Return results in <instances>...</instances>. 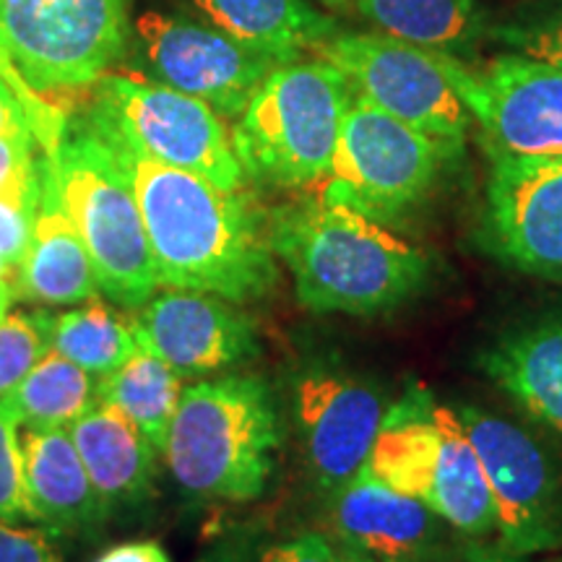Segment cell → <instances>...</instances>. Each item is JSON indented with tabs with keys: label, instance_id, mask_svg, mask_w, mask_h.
Masks as SVG:
<instances>
[{
	"label": "cell",
	"instance_id": "obj_1",
	"mask_svg": "<svg viewBox=\"0 0 562 562\" xmlns=\"http://www.w3.org/2000/svg\"><path fill=\"white\" fill-rule=\"evenodd\" d=\"M104 144L136 195L159 286L209 292L237 305L277 290L279 263L269 237V211L245 188L224 191L121 140L104 138Z\"/></svg>",
	"mask_w": 562,
	"mask_h": 562
},
{
	"label": "cell",
	"instance_id": "obj_2",
	"mask_svg": "<svg viewBox=\"0 0 562 562\" xmlns=\"http://www.w3.org/2000/svg\"><path fill=\"white\" fill-rule=\"evenodd\" d=\"M269 237L297 300L313 313L393 311L430 279V261L417 245L318 193L269 211Z\"/></svg>",
	"mask_w": 562,
	"mask_h": 562
},
{
	"label": "cell",
	"instance_id": "obj_3",
	"mask_svg": "<svg viewBox=\"0 0 562 562\" xmlns=\"http://www.w3.org/2000/svg\"><path fill=\"white\" fill-rule=\"evenodd\" d=\"M281 442V419L269 383L229 372L182 389L167 469L188 495L250 503L263 495Z\"/></svg>",
	"mask_w": 562,
	"mask_h": 562
},
{
	"label": "cell",
	"instance_id": "obj_4",
	"mask_svg": "<svg viewBox=\"0 0 562 562\" xmlns=\"http://www.w3.org/2000/svg\"><path fill=\"white\" fill-rule=\"evenodd\" d=\"M63 209L81 235L97 286L115 305L138 311L159 290L157 266L128 180L87 115H66L45 146Z\"/></svg>",
	"mask_w": 562,
	"mask_h": 562
},
{
	"label": "cell",
	"instance_id": "obj_5",
	"mask_svg": "<svg viewBox=\"0 0 562 562\" xmlns=\"http://www.w3.org/2000/svg\"><path fill=\"white\" fill-rule=\"evenodd\" d=\"M351 100L355 91L331 63L300 58L273 68L229 131L245 178L273 188L318 186Z\"/></svg>",
	"mask_w": 562,
	"mask_h": 562
},
{
	"label": "cell",
	"instance_id": "obj_6",
	"mask_svg": "<svg viewBox=\"0 0 562 562\" xmlns=\"http://www.w3.org/2000/svg\"><path fill=\"white\" fill-rule=\"evenodd\" d=\"M419 398H404L385 414L368 469L402 495L438 513L469 539L495 533V510L480 456L459 412Z\"/></svg>",
	"mask_w": 562,
	"mask_h": 562
},
{
	"label": "cell",
	"instance_id": "obj_7",
	"mask_svg": "<svg viewBox=\"0 0 562 562\" xmlns=\"http://www.w3.org/2000/svg\"><path fill=\"white\" fill-rule=\"evenodd\" d=\"M83 115L100 136L199 175L224 191H243L248 182L232 149L227 121L201 100L146 79L138 70L100 76L89 87Z\"/></svg>",
	"mask_w": 562,
	"mask_h": 562
},
{
	"label": "cell",
	"instance_id": "obj_8",
	"mask_svg": "<svg viewBox=\"0 0 562 562\" xmlns=\"http://www.w3.org/2000/svg\"><path fill=\"white\" fill-rule=\"evenodd\" d=\"M128 40V0H0V66L40 97L89 89Z\"/></svg>",
	"mask_w": 562,
	"mask_h": 562
},
{
	"label": "cell",
	"instance_id": "obj_9",
	"mask_svg": "<svg viewBox=\"0 0 562 562\" xmlns=\"http://www.w3.org/2000/svg\"><path fill=\"white\" fill-rule=\"evenodd\" d=\"M442 159L448 154L430 136L355 94L331 167L315 188L321 199L393 227L430 195Z\"/></svg>",
	"mask_w": 562,
	"mask_h": 562
},
{
	"label": "cell",
	"instance_id": "obj_10",
	"mask_svg": "<svg viewBox=\"0 0 562 562\" xmlns=\"http://www.w3.org/2000/svg\"><path fill=\"white\" fill-rule=\"evenodd\" d=\"M313 55L339 68L357 97L430 136L448 157L463 149L474 121L442 66V53L375 30H336Z\"/></svg>",
	"mask_w": 562,
	"mask_h": 562
},
{
	"label": "cell",
	"instance_id": "obj_11",
	"mask_svg": "<svg viewBox=\"0 0 562 562\" xmlns=\"http://www.w3.org/2000/svg\"><path fill=\"white\" fill-rule=\"evenodd\" d=\"M136 70L209 104L224 121H237L258 87L281 66L209 21L149 11L136 19Z\"/></svg>",
	"mask_w": 562,
	"mask_h": 562
},
{
	"label": "cell",
	"instance_id": "obj_12",
	"mask_svg": "<svg viewBox=\"0 0 562 562\" xmlns=\"http://www.w3.org/2000/svg\"><path fill=\"white\" fill-rule=\"evenodd\" d=\"M456 412L487 480L497 547L521 558L560 550L562 490L539 442L497 414L474 406Z\"/></svg>",
	"mask_w": 562,
	"mask_h": 562
},
{
	"label": "cell",
	"instance_id": "obj_13",
	"mask_svg": "<svg viewBox=\"0 0 562 562\" xmlns=\"http://www.w3.org/2000/svg\"><path fill=\"white\" fill-rule=\"evenodd\" d=\"M482 240L510 269L562 281V154L490 149Z\"/></svg>",
	"mask_w": 562,
	"mask_h": 562
},
{
	"label": "cell",
	"instance_id": "obj_14",
	"mask_svg": "<svg viewBox=\"0 0 562 562\" xmlns=\"http://www.w3.org/2000/svg\"><path fill=\"white\" fill-rule=\"evenodd\" d=\"M442 66L492 151L562 154V70L508 50L480 68L442 55Z\"/></svg>",
	"mask_w": 562,
	"mask_h": 562
},
{
	"label": "cell",
	"instance_id": "obj_15",
	"mask_svg": "<svg viewBox=\"0 0 562 562\" xmlns=\"http://www.w3.org/2000/svg\"><path fill=\"white\" fill-rule=\"evenodd\" d=\"M294 414L307 472L328 501L368 467L389 409L370 383L334 368H315L300 378Z\"/></svg>",
	"mask_w": 562,
	"mask_h": 562
},
{
	"label": "cell",
	"instance_id": "obj_16",
	"mask_svg": "<svg viewBox=\"0 0 562 562\" xmlns=\"http://www.w3.org/2000/svg\"><path fill=\"white\" fill-rule=\"evenodd\" d=\"M140 349L172 364L182 378L237 368L261 351L258 326L237 302L209 292H157L133 315Z\"/></svg>",
	"mask_w": 562,
	"mask_h": 562
},
{
	"label": "cell",
	"instance_id": "obj_17",
	"mask_svg": "<svg viewBox=\"0 0 562 562\" xmlns=\"http://www.w3.org/2000/svg\"><path fill=\"white\" fill-rule=\"evenodd\" d=\"M328 516L336 542L372 562H456L461 552L448 537L451 524L368 467L328 497Z\"/></svg>",
	"mask_w": 562,
	"mask_h": 562
},
{
	"label": "cell",
	"instance_id": "obj_18",
	"mask_svg": "<svg viewBox=\"0 0 562 562\" xmlns=\"http://www.w3.org/2000/svg\"><path fill=\"white\" fill-rule=\"evenodd\" d=\"M13 300L34 305H83L100 297L94 266L76 232L74 222L63 209L50 159L42 151V186L34 214L32 243L24 263L13 279Z\"/></svg>",
	"mask_w": 562,
	"mask_h": 562
},
{
	"label": "cell",
	"instance_id": "obj_19",
	"mask_svg": "<svg viewBox=\"0 0 562 562\" xmlns=\"http://www.w3.org/2000/svg\"><path fill=\"white\" fill-rule=\"evenodd\" d=\"M68 432L108 518L151 495L159 453L121 409L94 404Z\"/></svg>",
	"mask_w": 562,
	"mask_h": 562
},
{
	"label": "cell",
	"instance_id": "obj_20",
	"mask_svg": "<svg viewBox=\"0 0 562 562\" xmlns=\"http://www.w3.org/2000/svg\"><path fill=\"white\" fill-rule=\"evenodd\" d=\"M21 448L32 524L50 533H81L108 521L68 430H26Z\"/></svg>",
	"mask_w": 562,
	"mask_h": 562
},
{
	"label": "cell",
	"instance_id": "obj_21",
	"mask_svg": "<svg viewBox=\"0 0 562 562\" xmlns=\"http://www.w3.org/2000/svg\"><path fill=\"white\" fill-rule=\"evenodd\" d=\"M480 364L531 419L562 435V318L501 336L482 351Z\"/></svg>",
	"mask_w": 562,
	"mask_h": 562
},
{
	"label": "cell",
	"instance_id": "obj_22",
	"mask_svg": "<svg viewBox=\"0 0 562 562\" xmlns=\"http://www.w3.org/2000/svg\"><path fill=\"white\" fill-rule=\"evenodd\" d=\"M209 24L220 26L279 63L313 53L336 32V21L311 0H186Z\"/></svg>",
	"mask_w": 562,
	"mask_h": 562
},
{
	"label": "cell",
	"instance_id": "obj_23",
	"mask_svg": "<svg viewBox=\"0 0 562 562\" xmlns=\"http://www.w3.org/2000/svg\"><path fill=\"white\" fill-rule=\"evenodd\" d=\"M355 5L375 32L461 60L490 30L476 0H355Z\"/></svg>",
	"mask_w": 562,
	"mask_h": 562
},
{
	"label": "cell",
	"instance_id": "obj_24",
	"mask_svg": "<svg viewBox=\"0 0 562 562\" xmlns=\"http://www.w3.org/2000/svg\"><path fill=\"white\" fill-rule=\"evenodd\" d=\"M180 396V372L140 347L121 368L97 381V404L121 409L149 438L157 453H165Z\"/></svg>",
	"mask_w": 562,
	"mask_h": 562
},
{
	"label": "cell",
	"instance_id": "obj_25",
	"mask_svg": "<svg viewBox=\"0 0 562 562\" xmlns=\"http://www.w3.org/2000/svg\"><path fill=\"white\" fill-rule=\"evenodd\" d=\"M97 381L100 378L47 349L5 402L26 430H68L97 404Z\"/></svg>",
	"mask_w": 562,
	"mask_h": 562
},
{
	"label": "cell",
	"instance_id": "obj_26",
	"mask_svg": "<svg viewBox=\"0 0 562 562\" xmlns=\"http://www.w3.org/2000/svg\"><path fill=\"white\" fill-rule=\"evenodd\" d=\"M50 349L94 378H104L136 355L138 341L133 334V321H125L97 297L55 315Z\"/></svg>",
	"mask_w": 562,
	"mask_h": 562
},
{
	"label": "cell",
	"instance_id": "obj_27",
	"mask_svg": "<svg viewBox=\"0 0 562 562\" xmlns=\"http://www.w3.org/2000/svg\"><path fill=\"white\" fill-rule=\"evenodd\" d=\"M487 37L508 53L562 70V0L518 9L490 24Z\"/></svg>",
	"mask_w": 562,
	"mask_h": 562
},
{
	"label": "cell",
	"instance_id": "obj_28",
	"mask_svg": "<svg viewBox=\"0 0 562 562\" xmlns=\"http://www.w3.org/2000/svg\"><path fill=\"white\" fill-rule=\"evenodd\" d=\"M53 323L50 311H9L0 318V398L9 396L47 355Z\"/></svg>",
	"mask_w": 562,
	"mask_h": 562
},
{
	"label": "cell",
	"instance_id": "obj_29",
	"mask_svg": "<svg viewBox=\"0 0 562 562\" xmlns=\"http://www.w3.org/2000/svg\"><path fill=\"white\" fill-rule=\"evenodd\" d=\"M19 417L13 406L0 398V521H32L24 484V448L19 438Z\"/></svg>",
	"mask_w": 562,
	"mask_h": 562
},
{
	"label": "cell",
	"instance_id": "obj_30",
	"mask_svg": "<svg viewBox=\"0 0 562 562\" xmlns=\"http://www.w3.org/2000/svg\"><path fill=\"white\" fill-rule=\"evenodd\" d=\"M40 186H42V159L40 175L30 186L13 188V191L0 193V258L9 263L16 279V271L24 263L26 250L32 243L34 214L40 203Z\"/></svg>",
	"mask_w": 562,
	"mask_h": 562
},
{
	"label": "cell",
	"instance_id": "obj_31",
	"mask_svg": "<svg viewBox=\"0 0 562 562\" xmlns=\"http://www.w3.org/2000/svg\"><path fill=\"white\" fill-rule=\"evenodd\" d=\"M40 159L32 128L0 133V193L37 180Z\"/></svg>",
	"mask_w": 562,
	"mask_h": 562
},
{
	"label": "cell",
	"instance_id": "obj_32",
	"mask_svg": "<svg viewBox=\"0 0 562 562\" xmlns=\"http://www.w3.org/2000/svg\"><path fill=\"white\" fill-rule=\"evenodd\" d=\"M0 562H66L53 533L30 526L0 521Z\"/></svg>",
	"mask_w": 562,
	"mask_h": 562
},
{
	"label": "cell",
	"instance_id": "obj_33",
	"mask_svg": "<svg viewBox=\"0 0 562 562\" xmlns=\"http://www.w3.org/2000/svg\"><path fill=\"white\" fill-rule=\"evenodd\" d=\"M256 562H339V550L321 531H305L266 547Z\"/></svg>",
	"mask_w": 562,
	"mask_h": 562
},
{
	"label": "cell",
	"instance_id": "obj_34",
	"mask_svg": "<svg viewBox=\"0 0 562 562\" xmlns=\"http://www.w3.org/2000/svg\"><path fill=\"white\" fill-rule=\"evenodd\" d=\"M21 128H32L30 112H26V104L13 89V83L0 74V133Z\"/></svg>",
	"mask_w": 562,
	"mask_h": 562
},
{
	"label": "cell",
	"instance_id": "obj_35",
	"mask_svg": "<svg viewBox=\"0 0 562 562\" xmlns=\"http://www.w3.org/2000/svg\"><path fill=\"white\" fill-rule=\"evenodd\" d=\"M94 562H172L165 547L144 539V542H125L104 550Z\"/></svg>",
	"mask_w": 562,
	"mask_h": 562
},
{
	"label": "cell",
	"instance_id": "obj_36",
	"mask_svg": "<svg viewBox=\"0 0 562 562\" xmlns=\"http://www.w3.org/2000/svg\"><path fill=\"white\" fill-rule=\"evenodd\" d=\"M456 562H526L521 554L505 552L503 547H484V544H469L461 547Z\"/></svg>",
	"mask_w": 562,
	"mask_h": 562
},
{
	"label": "cell",
	"instance_id": "obj_37",
	"mask_svg": "<svg viewBox=\"0 0 562 562\" xmlns=\"http://www.w3.org/2000/svg\"><path fill=\"white\" fill-rule=\"evenodd\" d=\"M199 562H248V552L240 544H224Z\"/></svg>",
	"mask_w": 562,
	"mask_h": 562
},
{
	"label": "cell",
	"instance_id": "obj_38",
	"mask_svg": "<svg viewBox=\"0 0 562 562\" xmlns=\"http://www.w3.org/2000/svg\"><path fill=\"white\" fill-rule=\"evenodd\" d=\"M315 3L328 11H349L355 5V0H315Z\"/></svg>",
	"mask_w": 562,
	"mask_h": 562
},
{
	"label": "cell",
	"instance_id": "obj_39",
	"mask_svg": "<svg viewBox=\"0 0 562 562\" xmlns=\"http://www.w3.org/2000/svg\"><path fill=\"white\" fill-rule=\"evenodd\" d=\"M11 300H13L11 284H0V318H3V315L9 313V307H11Z\"/></svg>",
	"mask_w": 562,
	"mask_h": 562
},
{
	"label": "cell",
	"instance_id": "obj_40",
	"mask_svg": "<svg viewBox=\"0 0 562 562\" xmlns=\"http://www.w3.org/2000/svg\"><path fill=\"white\" fill-rule=\"evenodd\" d=\"M0 284H11L13 286V271L9 269V263L0 258Z\"/></svg>",
	"mask_w": 562,
	"mask_h": 562
},
{
	"label": "cell",
	"instance_id": "obj_41",
	"mask_svg": "<svg viewBox=\"0 0 562 562\" xmlns=\"http://www.w3.org/2000/svg\"><path fill=\"white\" fill-rule=\"evenodd\" d=\"M339 562H372V560H368V558H362V554H357V552L341 550V552H339Z\"/></svg>",
	"mask_w": 562,
	"mask_h": 562
}]
</instances>
